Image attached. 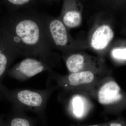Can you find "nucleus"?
I'll list each match as a JSON object with an SVG mask.
<instances>
[{"mask_svg": "<svg viewBox=\"0 0 126 126\" xmlns=\"http://www.w3.org/2000/svg\"><path fill=\"white\" fill-rule=\"evenodd\" d=\"M0 30L21 56L55 61L41 12L33 9L8 12L0 18Z\"/></svg>", "mask_w": 126, "mask_h": 126, "instance_id": "f257e3e1", "label": "nucleus"}, {"mask_svg": "<svg viewBox=\"0 0 126 126\" xmlns=\"http://www.w3.org/2000/svg\"><path fill=\"white\" fill-rule=\"evenodd\" d=\"M53 90V88L48 87L40 90L20 89L11 90L5 87L0 97L11 103L13 107L39 112L44 111L46 107Z\"/></svg>", "mask_w": 126, "mask_h": 126, "instance_id": "f03ea898", "label": "nucleus"}, {"mask_svg": "<svg viewBox=\"0 0 126 126\" xmlns=\"http://www.w3.org/2000/svg\"><path fill=\"white\" fill-rule=\"evenodd\" d=\"M54 61L35 57H26L10 68L7 74L16 80L23 82L41 73L52 70Z\"/></svg>", "mask_w": 126, "mask_h": 126, "instance_id": "7ed1b4c3", "label": "nucleus"}, {"mask_svg": "<svg viewBox=\"0 0 126 126\" xmlns=\"http://www.w3.org/2000/svg\"><path fill=\"white\" fill-rule=\"evenodd\" d=\"M41 16L47 38L52 48L67 50L71 45L67 27L60 18L41 12Z\"/></svg>", "mask_w": 126, "mask_h": 126, "instance_id": "20e7f679", "label": "nucleus"}, {"mask_svg": "<svg viewBox=\"0 0 126 126\" xmlns=\"http://www.w3.org/2000/svg\"><path fill=\"white\" fill-rule=\"evenodd\" d=\"M20 56L0 30V95L5 87L2 83L4 77L15 60Z\"/></svg>", "mask_w": 126, "mask_h": 126, "instance_id": "39448f33", "label": "nucleus"}, {"mask_svg": "<svg viewBox=\"0 0 126 126\" xmlns=\"http://www.w3.org/2000/svg\"><path fill=\"white\" fill-rule=\"evenodd\" d=\"M78 4V0H63L60 19L68 28L77 27L81 23V13L77 9Z\"/></svg>", "mask_w": 126, "mask_h": 126, "instance_id": "423d86ee", "label": "nucleus"}, {"mask_svg": "<svg viewBox=\"0 0 126 126\" xmlns=\"http://www.w3.org/2000/svg\"><path fill=\"white\" fill-rule=\"evenodd\" d=\"M114 33L108 25L101 26L95 30L91 39V45L96 50L104 49L112 39Z\"/></svg>", "mask_w": 126, "mask_h": 126, "instance_id": "0eeeda50", "label": "nucleus"}, {"mask_svg": "<svg viewBox=\"0 0 126 126\" xmlns=\"http://www.w3.org/2000/svg\"><path fill=\"white\" fill-rule=\"evenodd\" d=\"M120 88L116 82H108L102 86L98 93V99L101 104L109 105L119 101L122 98Z\"/></svg>", "mask_w": 126, "mask_h": 126, "instance_id": "6e6552de", "label": "nucleus"}, {"mask_svg": "<svg viewBox=\"0 0 126 126\" xmlns=\"http://www.w3.org/2000/svg\"><path fill=\"white\" fill-rule=\"evenodd\" d=\"M94 76L92 72L89 71H80L71 73L63 81V85L77 86L81 84L90 83L94 79Z\"/></svg>", "mask_w": 126, "mask_h": 126, "instance_id": "1a4fd4ad", "label": "nucleus"}, {"mask_svg": "<svg viewBox=\"0 0 126 126\" xmlns=\"http://www.w3.org/2000/svg\"><path fill=\"white\" fill-rule=\"evenodd\" d=\"M8 10V12H13L25 9H33L41 0H0Z\"/></svg>", "mask_w": 126, "mask_h": 126, "instance_id": "9d476101", "label": "nucleus"}, {"mask_svg": "<svg viewBox=\"0 0 126 126\" xmlns=\"http://www.w3.org/2000/svg\"><path fill=\"white\" fill-rule=\"evenodd\" d=\"M84 59L82 55L75 54L66 58L65 63L68 70L70 73L80 72L84 65Z\"/></svg>", "mask_w": 126, "mask_h": 126, "instance_id": "9b49d317", "label": "nucleus"}, {"mask_svg": "<svg viewBox=\"0 0 126 126\" xmlns=\"http://www.w3.org/2000/svg\"><path fill=\"white\" fill-rule=\"evenodd\" d=\"M72 105L74 113L77 116H81L84 111L83 102L81 98L78 97L74 98L72 101Z\"/></svg>", "mask_w": 126, "mask_h": 126, "instance_id": "f8f14e48", "label": "nucleus"}, {"mask_svg": "<svg viewBox=\"0 0 126 126\" xmlns=\"http://www.w3.org/2000/svg\"><path fill=\"white\" fill-rule=\"evenodd\" d=\"M6 123L7 126H31L27 119L19 117L13 118Z\"/></svg>", "mask_w": 126, "mask_h": 126, "instance_id": "ddd939ff", "label": "nucleus"}, {"mask_svg": "<svg viewBox=\"0 0 126 126\" xmlns=\"http://www.w3.org/2000/svg\"><path fill=\"white\" fill-rule=\"evenodd\" d=\"M112 55L116 58L126 60V49H116L112 51Z\"/></svg>", "mask_w": 126, "mask_h": 126, "instance_id": "4468645a", "label": "nucleus"}, {"mask_svg": "<svg viewBox=\"0 0 126 126\" xmlns=\"http://www.w3.org/2000/svg\"><path fill=\"white\" fill-rule=\"evenodd\" d=\"M59 0H41V1L42 3L48 5L51 4L54 2H56Z\"/></svg>", "mask_w": 126, "mask_h": 126, "instance_id": "2eb2a0df", "label": "nucleus"}, {"mask_svg": "<svg viewBox=\"0 0 126 126\" xmlns=\"http://www.w3.org/2000/svg\"><path fill=\"white\" fill-rule=\"evenodd\" d=\"M0 126H7V124L3 120V117L0 116Z\"/></svg>", "mask_w": 126, "mask_h": 126, "instance_id": "dca6fc26", "label": "nucleus"}, {"mask_svg": "<svg viewBox=\"0 0 126 126\" xmlns=\"http://www.w3.org/2000/svg\"><path fill=\"white\" fill-rule=\"evenodd\" d=\"M111 126H122L121 124L118 123H112L111 124Z\"/></svg>", "mask_w": 126, "mask_h": 126, "instance_id": "f3484780", "label": "nucleus"}, {"mask_svg": "<svg viewBox=\"0 0 126 126\" xmlns=\"http://www.w3.org/2000/svg\"><path fill=\"white\" fill-rule=\"evenodd\" d=\"M98 126V125H92V126Z\"/></svg>", "mask_w": 126, "mask_h": 126, "instance_id": "a211bd4d", "label": "nucleus"}]
</instances>
